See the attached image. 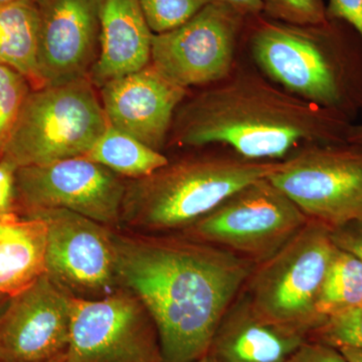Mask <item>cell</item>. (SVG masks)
<instances>
[{
    "label": "cell",
    "mask_w": 362,
    "mask_h": 362,
    "mask_svg": "<svg viewBox=\"0 0 362 362\" xmlns=\"http://www.w3.org/2000/svg\"><path fill=\"white\" fill-rule=\"evenodd\" d=\"M121 288L156 323L163 362L206 356L221 319L256 264L181 235L111 230Z\"/></svg>",
    "instance_id": "6da1fadb"
},
{
    "label": "cell",
    "mask_w": 362,
    "mask_h": 362,
    "mask_svg": "<svg viewBox=\"0 0 362 362\" xmlns=\"http://www.w3.org/2000/svg\"><path fill=\"white\" fill-rule=\"evenodd\" d=\"M350 119L299 99L238 61L228 77L185 98L169 144L226 147L249 160L281 161L307 144L347 142Z\"/></svg>",
    "instance_id": "7a4b0ae2"
},
{
    "label": "cell",
    "mask_w": 362,
    "mask_h": 362,
    "mask_svg": "<svg viewBox=\"0 0 362 362\" xmlns=\"http://www.w3.org/2000/svg\"><path fill=\"white\" fill-rule=\"evenodd\" d=\"M243 45L252 65L299 99L354 122L362 113V40L342 21L293 25L247 18Z\"/></svg>",
    "instance_id": "3957f363"
},
{
    "label": "cell",
    "mask_w": 362,
    "mask_h": 362,
    "mask_svg": "<svg viewBox=\"0 0 362 362\" xmlns=\"http://www.w3.org/2000/svg\"><path fill=\"white\" fill-rule=\"evenodd\" d=\"M281 161L249 160L226 147L168 161L148 176L126 180L120 230L182 233L240 188L275 173Z\"/></svg>",
    "instance_id": "277c9868"
},
{
    "label": "cell",
    "mask_w": 362,
    "mask_h": 362,
    "mask_svg": "<svg viewBox=\"0 0 362 362\" xmlns=\"http://www.w3.org/2000/svg\"><path fill=\"white\" fill-rule=\"evenodd\" d=\"M108 125L90 78L33 89L1 159L20 168L85 156Z\"/></svg>",
    "instance_id": "5b68a950"
},
{
    "label": "cell",
    "mask_w": 362,
    "mask_h": 362,
    "mask_svg": "<svg viewBox=\"0 0 362 362\" xmlns=\"http://www.w3.org/2000/svg\"><path fill=\"white\" fill-rule=\"evenodd\" d=\"M330 233L309 220L284 247L257 264L243 292L259 315L307 337L322 323L317 301L337 249Z\"/></svg>",
    "instance_id": "8992f818"
},
{
    "label": "cell",
    "mask_w": 362,
    "mask_h": 362,
    "mask_svg": "<svg viewBox=\"0 0 362 362\" xmlns=\"http://www.w3.org/2000/svg\"><path fill=\"white\" fill-rule=\"evenodd\" d=\"M308 221L265 177L240 188L182 235L220 247L257 265L284 247Z\"/></svg>",
    "instance_id": "52a82bcc"
},
{
    "label": "cell",
    "mask_w": 362,
    "mask_h": 362,
    "mask_svg": "<svg viewBox=\"0 0 362 362\" xmlns=\"http://www.w3.org/2000/svg\"><path fill=\"white\" fill-rule=\"evenodd\" d=\"M311 221L330 230L362 218V147L307 144L268 176Z\"/></svg>",
    "instance_id": "ba28073f"
},
{
    "label": "cell",
    "mask_w": 362,
    "mask_h": 362,
    "mask_svg": "<svg viewBox=\"0 0 362 362\" xmlns=\"http://www.w3.org/2000/svg\"><path fill=\"white\" fill-rule=\"evenodd\" d=\"M247 21L232 7L213 1L175 30L153 33L150 64L187 90L216 84L237 65Z\"/></svg>",
    "instance_id": "9c48e42d"
},
{
    "label": "cell",
    "mask_w": 362,
    "mask_h": 362,
    "mask_svg": "<svg viewBox=\"0 0 362 362\" xmlns=\"http://www.w3.org/2000/svg\"><path fill=\"white\" fill-rule=\"evenodd\" d=\"M66 362H163L156 323L124 288L101 299L71 297Z\"/></svg>",
    "instance_id": "30bf717a"
},
{
    "label": "cell",
    "mask_w": 362,
    "mask_h": 362,
    "mask_svg": "<svg viewBox=\"0 0 362 362\" xmlns=\"http://www.w3.org/2000/svg\"><path fill=\"white\" fill-rule=\"evenodd\" d=\"M126 180L85 156L16 170V211L62 209L120 230Z\"/></svg>",
    "instance_id": "8fae6325"
},
{
    "label": "cell",
    "mask_w": 362,
    "mask_h": 362,
    "mask_svg": "<svg viewBox=\"0 0 362 362\" xmlns=\"http://www.w3.org/2000/svg\"><path fill=\"white\" fill-rule=\"evenodd\" d=\"M47 225L45 275L74 298L96 300L120 289L111 228L66 209L39 211Z\"/></svg>",
    "instance_id": "7c38bea8"
},
{
    "label": "cell",
    "mask_w": 362,
    "mask_h": 362,
    "mask_svg": "<svg viewBox=\"0 0 362 362\" xmlns=\"http://www.w3.org/2000/svg\"><path fill=\"white\" fill-rule=\"evenodd\" d=\"M71 296L42 275L0 315V362H47L66 354Z\"/></svg>",
    "instance_id": "4fadbf2b"
},
{
    "label": "cell",
    "mask_w": 362,
    "mask_h": 362,
    "mask_svg": "<svg viewBox=\"0 0 362 362\" xmlns=\"http://www.w3.org/2000/svg\"><path fill=\"white\" fill-rule=\"evenodd\" d=\"M103 6L104 0H49L40 7L42 87L90 77L100 54Z\"/></svg>",
    "instance_id": "5bb4252c"
},
{
    "label": "cell",
    "mask_w": 362,
    "mask_h": 362,
    "mask_svg": "<svg viewBox=\"0 0 362 362\" xmlns=\"http://www.w3.org/2000/svg\"><path fill=\"white\" fill-rule=\"evenodd\" d=\"M187 95L151 64L100 88L109 125L157 151L168 144L176 111Z\"/></svg>",
    "instance_id": "9a60e30c"
},
{
    "label": "cell",
    "mask_w": 362,
    "mask_h": 362,
    "mask_svg": "<svg viewBox=\"0 0 362 362\" xmlns=\"http://www.w3.org/2000/svg\"><path fill=\"white\" fill-rule=\"evenodd\" d=\"M306 340L303 333L259 315L242 291L221 319L207 354L221 362H288Z\"/></svg>",
    "instance_id": "2e32d148"
},
{
    "label": "cell",
    "mask_w": 362,
    "mask_h": 362,
    "mask_svg": "<svg viewBox=\"0 0 362 362\" xmlns=\"http://www.w3.org/2000/svg\"><path fill=\"white\" fill-rule=\"evenodd\" d=\"M152 37L140 0H104L100 54L89 77L93 85L100 89L150 65Z\"/></svg>",
    "instance_id": "e0dca14e"
},
{
    "label": "cell",
    "mask_w": 362,
    "mask_h": 362,
    "mask_svg": "<svg viewBox=\"0 0 362 362\" xmlns=\"http://www.w3.org/2000/svg\"><path fill=\"white\" fill-rule=\"evenodd\" d=\"M45 246L44 220L0 214V294L13 297L45 275Z\"/></svg>",
    "instance_id": "ac0fdd59"
},
{
    "label": "cell",
    "mask_w": 362,
    "mask_h": 362,
    "mask_svg": "<svg viewBox=\"0 0 362 362\" xmlns=\"http://www.w3.org/2000/svg\"><path fill=\"white\" fill-rule=\"evenodd\" d=\"M40 8L33 0L0 6V63L28 78L33 89L40 85L37 52Z\"/></svg>",
    "instance_id": "d6986e66"
},
{
    "label": "cell",
    "mask_w": 362,
    "mask_h": 362,
    "mask_svg": "<svg viewBox=\"0 0 362 362\" xmlns=\"http://www.w3.org/2000/svg\"><path fill=\"white\" fill-rule=\"evenodd\" d=\"M85 157L128 180L148 176L169 161L161 151L111 125Z\"/></svg>",
    "instance_id": "ffe728a7"
},
{
    "label": "cell",
    "mask_w": 362,
    "mask_h": 362,
    "mask_svg": "<svg viewBox=\"0 0 362 362\" xmlns=\"http://www.w3.org/2000/svg\"><path fill=\"white\" fill-rule=\"evenodd\" d=\"M362 306V263L342 250L334 255L324 278L317 313L322 322L328 317Z\"/></svg>",
    "instance_id": "44dd1931"
},
{
    "label": "cell",
    "mask_w": 362,
    "mask_h": 362,
    "mask_svg": "<svg viewBox=\"0 0 362 362\" xmlns=\"http://www.w3.org/2000/svg\"><path fill=\"white\" fill-rule=\"evenodd\" d=\"M33 90L28 78L0 63V159L20 115L26 97Z\"/></svg>",
    "instance_id": "7402d4cb"
},
{
    "label": "cell",
    "mask_w": 362,
    "mask_h": 362,
    "mask_svg": "<svg viewBox=\"0 0 362 362\" xmlns=\"http://www.w3.org/2000/svg\"><path fill=\"white\" fill-rule=\"evenodd\" d=\"M213 0H140L145 18L154 35L182 25Z\"/></svg>",
    "instance_id": "603a6c76"
},
{
    "label": "cell",
    "mask_w": 362,
    "mask_h": 362,
    "mask_svg": "<svg viewBox=\"0 0 362 362\" xmlns=\"http://www.w3.org/2000/svg\"><path fill=\"white\" fill-rule=\"evenodd\" d=\"M308 339L335 349H362V306L328 317L311 331Z\"/></svg>",
    "instance_id": "cb8c5ba5"
},
{
    "label": "cell",
    "mask_w": 362,
    "mask_h": 362,
    "mask_svg": "<svg viewBox=\"0 0 362 362\" xmlns=\"http://www.w3.org/2000/svg\"><path fill=\"white\" fill-rule=\"evenodd\" d=\"M262 14L293 25H318L327 21L325 0H259Z\"/></svg>",
    "instance_id": "d4e9b609"
},
{
    "label": "cell",
    "mask_w": 362,
    "mask_h": 362,
    "mask_svg": "<svg viewBox=\"0 0 362 362\" xmlns=\"http://www.w3.org/2000/svg\"><path fill=\"white\" fill-rule=\"evenodd\" d=\"M330 235L337 249L349 252L362 263V218L333 228Z\"/></svg>",
    "instance_id": "484cf974"
},
{
    "label": "cell",
    "mask_w": 362,
    "mask_h": 362,
    "mask_svg": "<svg viewBox=\"0 0 362 362\" xmlns=\"http://www.w3.org/2000/svg\"><path fill=\"white\" fill-rule=\"evenodd\" d=\"M326 16L327 20L344 21L362 40V0H328Z\"/></svg>",
    "instance_id": "4316f807"
},
{
    "label": "cell",
    "mask_w": 362,
    "mask_h": 362,
    "mask_svg": "<svg viewBox=\"0 0 362 362\" xmlns=\"http://www.w3.org/2000/svg\"><path fill=\"white\" fill-rule=\"evenodd\" d=\"M288 362H349L335 347L324 343L306 340Z\"/></svg>",
    "instance_id": "83f0119b"
},
{
    "label": "cell",
    "mask_w": 362,
    "mask_h": 362,
    "mask_svg": "<svg viewBox=\"0 0 362 362\" xmlns=\"http://www.w3.org/2000/svg\"><path fill=\"white\" fill-rule=\"evenodd\" d=\"M18 168L0 159V214L16 211V175Z\"/></svg>",
    "instance_id": "f1b7e54d"
},
{
    "label": "cell",
    "mask_w": 362,
    "mask_h": 362,
    "mask_svg": "<svg viewBox=\"0 0 362 362\" xmlns=\"http://www.w3.org/2000/svg\"><path fill=\"white\" fill-rule=\"evenodd\" d=\"M213 1L220 2V4L232 7L233 9L247 18L258 16L262 14V11H263L259 0H213Z\"/></svg>",
    "instance_id": "f546056e"
},
{
    "label": "cell",
    "mask_w": 362,
    "mask_h": 362,
    "mask_svg": "<svg viewBox=\"0 0 362 362\" xmlns=\"http://www.w3.org/2000/svg\"><path fill=\"white\" fill-rule=\"evenodd\" d=\"M347 142L362 147V122L354 123L350 126L349 135H347Z\"/></svg>",
    "instance_id": "4dcf8cb0"
},
{
    "label": "cell",
    "mask_w": 362,
    "mask_h": 362,
    "mask_svg": "<svg viewBox=\"0 0 362 362\" xmlns=\"http://www.w3.org/2000/svg\"><path fill=\"white\" fill-rule=\"evenodd\" d=\"M343 354V356L349 362H362V349H356V347H342L338 349Z\"/></svg>",
    "instance_id": "1f68e13d"
},
{
    "label": "cell",
    "mask_w": 362,
    "mask_h": 362,
    "mask_svg": "<svg viewBox=\"0 0 362 362\" xmlns=\"http://www.w3.org/2000/svg\"><path fill=\"white\" fill-rule=\"evenodd\" d=\"M8 296H6V295L0 294V315H1L2 312H4V308H6L7 303L9 301Z\"/></svg>",
    "instance_id": "d6a6232c"
},
{
    "label": "cell",
    "mask_w": 362,
    "mask_h": 362,
    "mask_svg": "<svg viewBox=\"0 0 362 362\" xmlns=\"http://www.w3.org/2000/svg\"><path fill=\"white\" fill-rule=\"evenodd\" d=\"M195 362H221L220 361H218V359L214 358V357L209 356V354H206V356L202 357V358L199 359V361Z\"/></svg>",
    "instance_id": "836d02e7"
},
{
    "label": "cell",
    "mask_w": 362,
    "mask_h": 362,
    "mask_svg": "<svg viewBox=\"0 0 362 362\" xmlns=\"http://www.w3.org/2000/svg\"><path fill=\"white\" fill-rule=\"evenodd\" d=\"M47 362H66V354H62V356L58 357H54V358Z\"/></svg>",
    "instance_id": "e575fe53"
},
{
    "label": "cell",
    "mask_w": 362,
    "mask_h": 362,
    "mask_svg": "<svg viewBox=\"0 0 362 362\" xmlns=\"http://www.w3.org/2000/svg\"><path fill=\"white\" fill-rule=\"evenodd\" d=\"M33 1L35 2V4H37L40 7L44 6L45 4H47V2L49 1V0H33Z\"/></svg>",
    "instance_id": "d590c367"
},
{
    "label": "cell",
    "mask_w": 362,
    "mask_h": 362,
    "mask_svg": "<svg viewBox=\"0 0 362 362\" xmlns=\"http://www.w3.org/2000/svg\"><path fill=\"white\" fill-rule=\"evenodd\" d=\"M18 1V0H0V6L4 4H13V2Z\"/></svg>",
    "instance_id": "8d00e7d4"
}]
</instances>
